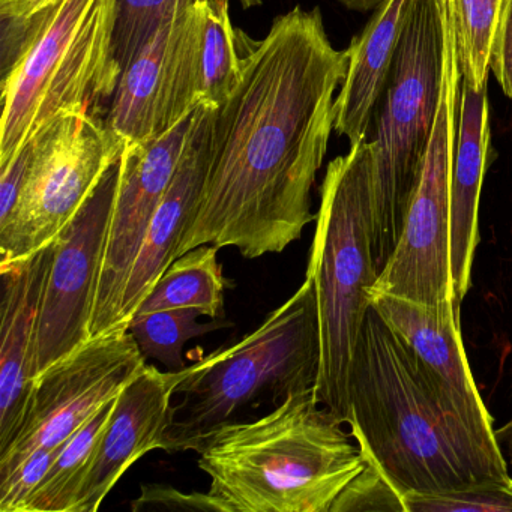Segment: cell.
<instances>
[{"mask_svg":"<svg viewBox=\"0 0 512 512\" xmlns=\"http://www.w3.org/2000/svg\"><path fill=\"white\" fill-rule=\"evenodd\" d=\"M32 143L22 197L0 226V265L25 259L55 241L125 148L106 121L91 113L58 116Z\"/></svg>","mask_w":512,"mask_h":512,"instance_id":"cell-8","label":"cell"},{"mask_svg":"<svg viewBox=\"0 0 512 512\" xmlns=\"http://www.w3.org/2000/svg\"><path fill=\"white\" fill-rule=\"evenodd\" d=\"M61 2L0 0V80L22 62Z\"/></svg>","mask_w":512,"mask_h":512,"instance_id":"cell-26","label":"cell"},{"mask_svg":"<svg viewBox=\"0 0 512 512\" xmlns=\"http://www.w3.org/2000/svg\"><path fill=\"white\" fill-rule=\"evenodd\" d=\"M215 245L187 251L166 269L136 314L196 308L209 319H224V292L230 286ZM134 314V316H136Z\"/></svg>","mask_w":512,"mask_h":512,"instance_id":"cell-20","label":"cell"},{"mask_svg":"<svg viewBox=\"0 0 512 512\" xmlns=\"http://www.w3.org/2000/svg\"><path fill=\"white\" fill-rule=\"evenodd\" d=\"M490 70L493 71L506 97L512 100V0H505L493 52H491Z\"/></svg>","mask_w":512,"mask_h":512,"instance_id":"cell-32","label":"cell"},{"mask_svg":"<svg viewBox=\"0 0 512 512\" xmlns=\"http://www.w3.org/2000/svg\"><path fill=\"white\" fill-rule=\"evenodd\" d=\"M203 364L205 359L179 371H161L146 364L125 386L116 398L71 512L98 511L107 494L137 460L155 449H166L176 391Z\"/></svg>","mask_w":512,"mask_h":512,"instance_id":"cell-15","label":"cell"},{"mask_svg":"<svg viewBox=\"0 0 512 512\" xmlns=\"http://www.w3.org/2000/svg\"><path fill=\"white\" fill-rule=\"evenodd\" d=\"M32 154H34V143L29 140L7 164L0 166V226H4L10 220L22 197L29 167H31Z\"/></svg>","mask_w":512,"mask_h":512,"instance_id":"cell-31","label":"cell"},{"mask_svg":"<svg viewBox=\"0 0 512 512\" xmlns=\"http://www.w3.org/2000/svg\"><path fill=\"white\" fill-rule=\"evenodd\" d=\"M217 107L200 101L175 176L155 211L122 295L119 326L127 332L143 299L175 262L182 233L199 202L211 164Z\"/></svg>","mask_w":512,"mask_h":512,"instance_id":"cell-17","label":"cell"},{"mask_svg":"<svg viewBox=\"0 0 512 512\" xmlns=\"http://www.w3.org/2000/svg\"><path fill=\"white\" fill-rule=\"evenodd\" d=\"M61 448L37 449L13 472L0 478V512H26Z\"/></svg>","mask_w":512,"mask_h":512,"instance_id":"cell-29","label":"cell"},{"mask_svg":"<svg viewBox=\"0 0 512 512\" xmlns=\"http://www.w3.org/2000/svg\"><path fill=\"white\" fill-rule=\"evenodd\" d=\"M200 316L202 313L196 308H173L136 314L128 331L136 338L146 359H157L170 371L184 370L187 367L182 350L188 340L233 326L229 320L223 319L199 323L197 319Z\"/></svg>","mask_w":512,"mask_h":512,"instance_id":"cell-24","label":"cell"},{"mask_svg":"<svg viewBox=\"0 0 512 512\" xmlns=\"http://www.w3.org/2000/svg\"><path fill=\"white\" fill-rule=\"evenodd\" d=\"M116 0H62L25 58L0 80V166L67 113H94L119 83Z\"/></svg>","mask_w":512,"mask_h":512,"instance_id":"cell-7","label":"cell"},{"mask_svg":"<svg viewBox=\"0 0 512 512\" xmlns=\"http://www.w3.org/2000/svg\"><path fill=\"white\" fill-rule=\"evenodd\" d=\"M134 512L142 511H205L229 512L226 505L211 493H185L173 485H142L140 496L131 503Z\"/></svg>","mask_w":512,"mask_h":512,"instance_id":"cell-30","label":"cell"},{"mask_svg":"<svg viewBox=\"0 0 512 512\" xmlns=\"http://www.w3.org/2000/svg\"><path fill=\"white\" fill-rule=\"evenodd\" d=\"M446 0H409L367 140L373 148V253L383 271L397 248L433 133L445 77Z\"/></svg>","mask_w":512,"mask_h":512,"instance_id":"cell-6","label":"cell"},{"mask_svg":"<svg viewBox=\"0 0 512 512\" xmlns=\"http://www.w3.org/2000/svg\"><path fill=\"white\" fill-rule=\"evenodd\" d=\"M200 73L197 98L220 107L242 79L238 32L233 29L229 0H202Z\"/></svg>","mask_w":512,"mask_h":512,"instance_id":"cell-21","label":"cell"},{"mask_svg":"<svg viewBox=\"0 0 512 512\" xmlns=\"http://www.w3.org/2000/svg\"><path fill=\"white\" fill-rule=\"evenodd\" d=\"M118 398V397H116ZM115 400L98 410L62 445L55 463L29 502L26 512H71L98 440L112 415Z\"/></svg>","mask_w":512,"mask_h":512,"instance_id":"cell-22","label":"cell"},{"mask_svg":"<svg viewBox=\"0 0 512 512\" xmlns=\"http://www.w3.org/2000/svg\"><path fill=\"white\" fill-rule=\"evenodd\" d=\"M347 424L365 460L401 497L509 476L503 454L446 409L413 350L373 305L353 353Z\"/></svg>","mask_w":512,"mask_h":512,"instance_id":"cell-2","label":"cell"},{"mask_svg":"<svg viewBox=\"0 0 512 512\" xmlns=\"http://www.w3.org/2000/svg\"><path fill=\"white\" fill-rule=\"evenodd\" d=\"M202 0L167 20L119 77L106 124L127 143L163 136L197 104Z\"/></svg>","mask_w":512,"mask_h":512,"instance_id":"cell-12","label":"cell"},{"mask_svg":"<svg viewBox=\"0 0 512 512\" xmlns=\"http://www.w3.org/2000/svg\"><path fill=\"white\" fill-rule=\"evenodd\" d=\"M337 2L349 8V10L367 13V11L377 10L385 0H337Z\"/></svg>","mask_w":512,"mask_h":512,"instance_id":"cell-34","label":"cell"},{"mask_svg":"<svg viewBox=\"0 0 512 512\" xmlns=\"http://www.w3.org/2000/svg\"><path fill=\"white\" fill-rule=\"evenodd\" d=\"M55 250L52 241L25 259L0 265V452L19 434L37 382L38 319Z\"/></svg>","mask_w":512,"mask_h":512,"instance_id":"cell-16","label":"cell"},{"mask_svg":"<svg viewBox=\"0 0 512 512\" xmlns=\"http://www.w3.org/2000/svg\"><path fill=\"white\" fill-rule=\"evenodd\" d=\"M316 287L305 277L295 295L232 347L206 356L179 385L164 452L197 451L212 434L260 404L278 406L296 392L316 388L320 370Z\"/></svg>","mask_w":512,"mask_h":512,"instance_id":"cell-5","label":"cell"},{"mask_svg":"<svg viewBox=\"0 0 512 512\" xmlns=\"http://www.w3.org/2000/svg\"><path fill=\"white\" fill-rule=\"evenodd\" d=\"M371 305L406 341L446 409L490 451L503 454L493 418L470 371L460 328L458 301L427 305L389 295H374Z\"/></svg>","mask_w":512,"mask_h":512,"instance_id":"cell-14","label":"cell"},{"mask_svg":"<svg viewBox=\"0 0 512 512\" xmlns=\"http://www.w3.org/2000/svg\"><path fill=\"white\" fill-rule=\"evenodd\" d=\"M347 68V50L332 47L319 8H293L250 41L241 82L215 112L208 176L176 259L200 245L259 259L301 238L317 218L311 188Z\"/></svg>","mask_w":512,"mask_h":512,"instance_id":"cell-1","label":"cell"},{"mask_svg":"<svg viewBox=\"0 0 512 512\" xmlns=\"http://www.w3.org/2000/svg\"><path fill=\"white\" fill-rule=\"evenodd\" d=\"M494 434H496V440L499 443L500 449L508 452L512 463V418L503 427H500L499 430H494Z\"/></svg>","mask_w":512,"mask_h":512,"instance_id":"cell-33","label":"cell"},{"mask_svg":"<svg viewBox=\"0 0 512 512\" xmlns=\"http://www.w3.org/2000/svg\"><path fill=\"white\" fill-rule=\"evenodd\" d=\"M364 511L406 512L403 497L370 461L343 488L331 506V512Z\"/></svg>","mask_w":512,"mask_h":512,"instance_id":"cell-28","label":"cell"},{"mask_svg":"<svg viewBox=\"0 0 512 512\" xmlns=\"http://www.w3.org/2000/svg\"><path fill=\"white\" fill-rule=\"evenodd\" d=\"M461 82L487 88L491 52L505 0H446Z\"/></svg>","mask_w":512,"mask_h":512,"instance_id":"cell-23","label":"cell"},{"mask_svg":"<svg viewBox=\"0 0 512 512\" xmlns=\"http://www.w3.org/2000/svg\"><path fill=\"white\" fill-rule=\"evenodd\" d=\"M490 122L487 88L461 82L457 139L451 178V262L455 296L463 302L472 286L479 242V200L488 166Z\"/></svg>","mask_w":512,"mask_h":512,"instance_id":"cell-18","label":"cell"},{"mask_svg":"<svg viewBox=\"0 0 512 512\" xmlns=\"http://www.w3.org/2000/svg\"><path fill=\"white\" fill-rule=\"evenodd\" d=\"M403 503L406 512H511L512 479H488L440 493H410Z\"/></svg>","mask_w":512,"mask_h":512,"instance_id":"cell-27","label":"cell"},{"mask_svg":"<svg viewBox=\"0 0 512 512\" xmlns=\"http://www.w3.org/2000/svg\"><path fill=\"white\" fill-rule=\"evenodd\" d=\"M373 148L367 140L329 163L307 275L316 287L320 326L316 395L349 422V376L356 341L379 278L373 253Z\"/></svg>","mask_w":512,"mask_h":512,"instance_id":"cell-4","label":"cell"},{"mask_svg":"<svg viewBox=\"0 0 512 512\" xmlns=\"http://www.w3.org/2000/svg\"><path fill=\"white\" fill-rule=\"evenodd\" d=\"M460 88L461 73L449 20L445 77L433 133L400 241L380 272L371 298L389 295L427 305L458 301L451 262V178Z\"/></svg>","mask_w":512,"mask_h":512,"instance_id":"cell-9","label":"cell"},{"mask_svg":"<svg viewBox=\"0 0 512 512\" xmlns=\"http://www.w3.org/2000/svg\"><path fill=\"white\" fill-rule=\"evenodd\" d=\"M409 0H385L347 49L349 68L335 98L334 130L350 146L367 137L400 40Z\"/></svg>","mask_w":512,"mask_h":512,"instance_id":"cell-19","label":"cell"},{"mask_svg":"<svg viewBox=\"0 0 512 512\" xmlns=\"http://www.w3.org/2000/svg\"><path fill=\"white\" fill-rule=\"evenodd\" d=\"M241 4L245 10H248V8L259 7L263 4V0H241Z\"/></svg>","mask_w":512,"mask_h":512,"instance_id":"cell-35","label":"cell"},{"mask_svg":"<svg viewBox=\"0 0 512 512\" xmlns=\"http://www.w3.org/2000/svg\"><path fill=\"white\" fill-rule=\"evenodd\" d=\"M118 179L119 161L107 170L73 220L56 236L55 257L38 319L37 379L91 340L89 328Z\"/></svg>","mask_w":512,"mask_h":512,"instance_id":"cell-11","label":"cell"},{"mask_svg":"<svg viewBox=\"0 0 512 512\" xmlns=\"http://www.w3.org/2000/svg\"><path fill=\"white\" fill-rule=\"evenodd\" d=\"M130 331L89 340L44 371L19 434L0 452V478L37 449L64 445L98 410L115 400L148 364Z\"/></svg>","mask_w":512,"mask_h":512,"instance_id":"cell-10","label":"cell"},{"mask_svg":"<svg viewBox=\"0 0 512 512\" xmlns=\"http://www.w3.org/2000/svg\"><path fill=\"white\" fill-rule=\"evenodd\" d=\"M196 109L163 136L125 145L89 328L91 340L124 332L119 326L122 295L152 217L178 169Z\"/></svg>","mask_w":512,"mask_h":512,"instance_id":"cell-13","label":"cell"},{"mask_svg":"<svg viewBox=\"0 0 512 512\" xmlns=\"http://www.w3.org/2000/svg\"><path fill=\"white\" fill-rule=\"evenodd\" d=\"M341 427L316 388L256 421L226 425L196 451L209 493L229 512H331L367 463Z\"/></svg>","mask_w":512,"mask_h":512,"instance_id":"cell-3","label":"cell"},{"mask_svg":"<svg viewBox=\"0 0 512 512\" xmlns=\"http://www.w3.org/2000/svg\"><path fill=\"white\" fill-rule=\"evenodd\" d=\"M200 0H116L113 59L119 76L152 35Z\"/></svg>","mask_w":512,"mask_h":512,"instance_id":"cell-25","label":"cell"}]
</instances>
